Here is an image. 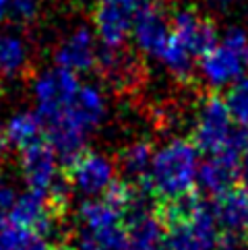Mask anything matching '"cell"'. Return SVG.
I'll return each instance as SVG.
<instances>
[{
  "mask_svg": "<svg viewBox=\"0 0 248 250\" xmlns=\"http://www.w3.org/2000/svg\"><path fill=\"white\" fill-rule=\"evenodd\" d=\"M108 116V100L97 85L81 83L75 97L54 120L46 124L48 141L62 162H73L81 155L87 141Z\"/></svg>",
  "mask_w": 248,
  "mask_h": 250,
  "instance_id": "6da1fadb",
  "label": "cell"
},
{
  "mask_svg": "<svg viewBox=\"0 0 248 250\" xmlns=\"http://www.w3.org/2000/svg\"><path fill=\"white\" fill-rule=\"evenodd\" d=\"M199 169L197 145L186 139H172L153 153L145 188L165 203L182 201L199 184Z\"/></svg>",
  "mask_w": 248,
  "mask_h": 250,
  "instance_id": "7a4b0ae2",
  "label": "cell"
},
{
  "mask_svg": "<svg viewBox=\"0 0 248 250\" xmlns=\"http://www.w3.org/2000/svg\"><path fill=\"white\" fill-rule=\"evenodd\" d=\"M248 139V130L234 120L227 102L217 95L205 97L194 116L192 143L207 155L240 153Z\"/></svg>",
  "mask_w": 248,
  "mask_h": 250,
  "instance_id": "3957f363",
  "label": "cell"
},
{
  "mask_svg": "<svg viewBox=\"0 0 248 250\" xmlns=\"http://www.w3.org/2000/svg\"><path fill=\"white\" fill-rule=\"evenodd\" d=\"M21 174L29 190L48 194L60 207H64V188L60 184V155L48 139L19 151Z\"/></svg>",
  "mask_w": 248,
  "mask_h": 250,
  "instance_id": "277c9868",
  "label": "cell"
},
{
  "mask_svg": "<svg viewBox=\"0 0 248 250\" xmlns=\"http://www.w3.org/2000/svg\"><path fill=\"white\" fill-rule=\"evenodd\" d=\"M79 87H81V81L77 73H70L60 66H52L33 79L31 95L35 112L41 118L43 126L66 108V104L79 91Z\"/></svg>",
  "mask_w": 248,
  "mask_h": 250,
  "instance_id": "5b68a950",
  "label": "cell"
},
{
  "mask_svg": "<svg viewBox=\"0 0 248 250\" xmlns=\"http://www.w3.org/2000/svg\"><path fill=\"white\" fill-rule=\"evenodd\" d=\"M141 0H102L93 15V29L103 50L124 48L132 35Z\"/></svg>",
  "mask_w": 248,
  "mask_h": 250,
  "instance_id": "8992f818",
  "label": "cell"
},
{
  "mask_svg": "<svg viewBox=\"0 0 248 250\" xmlns=\"http://www.w3.org/2000/svg\"><path fill=\"white\" fill-rule=\"evenodd\" d=\"M118 166L108 155L97 151H83L68 166V182L87 199L108 194V190L116 184Z\"/></svg>",
  "mask_w": 248,
  "mask_h": 250,
  "instance_id": "52a82bcc",
  "label": "cell"
},
{
  "mask_svg": "<svg viewBox=\"0 0 248 250\" xmlns=\"http://www.w3.org/2000/svg\"><path fill=\"white\" fill-rule=\"evenodd\" d=\"M248 64V52L232 48L226 42L215 43L209 52L201 56L199 75L209 87L224 89L232 87L236 81L244 77V66Z\"/></svg>",
  "mask_w": 248,
  "mask_h": 250,
  "instance_id": "ba28073f",
  "label": "cell"
},
{
  "mask_svg": "<svg viewBox=\"0 0 248 250\" xmlns=\"http://www.w3.org/2000/svg\"><path fill=\"white\" fill-rule=\"evenodd\" d=\"M97 42L100 40L95 35V29H91L89 25H77L54 48L56 66L66 68L77 75L89 73L100 64L102 52H97Z\"/></svg>",
  "mask_w": 248,
  "mask_h": 250,
  "instance_id": "9c48e42d",
  "label": "cell"
},
{
  "mask_svg": "<svg viewBox=\"0 0 248 250\" xmlns=\"http://www.w3.org/2000/svg\"><path fill=\"white\" fill-rule=\"evenodd\" d=\"M172 40V23L159 11L157 4H147L139 8V15L132 27V42L145 56L159 60Z\"/></svg>",
  "mask_w": 248,
  "mask_h": 250,
  "instance_id": "30bf717a",
  "label": "cell"
},
{
  "mask_svg": "<svg viewBox=\"0 0 248 250\" xmlns=\"http://www.w3.org/2000/svg\"><path fill=\"white\" fill-rule=\"evenodd\" d=\"M172 33L182 46H186L197 58H201L205 52L219 42V33L215 23L207 17L199 15L192 8H178L172 15Z\"/></svg>",
  "mask_w": 248,
  "mask_h": 250,
  "instance_id": "8fae6325",
  "label": "cell"
},
{
  "mask_svg": "<svg viewBox=\"0 0 248 250\" xmlns=\"http://www.w3.org/2000/svg\"><path fill=\"white\" fill-rule=\"evenodd\" d=\"M60 213H62V207L52 201L48 194L27 190L17 196L13 209L6 217L13 219L15 223H19V226L31 228L35 231H41L43 236H48L54 231Z\"/></svg>",
  "mask_w": 248,
  "mask_h": 250,
  "instance_id": "7c38bea8",
  "label": "cell"
},
{
  "mask_svg": "<svg viewBox=\"0 0 248 250\" xmlns=\"http://www.w3.org/2000/svg\"><path fill=\"white\" fill-rule=\"evenodd\" d=\"M238 162L240 153H217L209 155L201 164L199 169V186L211 196H219L236 186L238 174Z\"/></svg>",
  "mask_w": 248,
  "mask_h": 250,
  "instance_id": "4fadbf2b",
  "label": "cell"
},
{
  "mask_svg": "<svg viewBox=\"0 0 248 250\" xmlns=\"http://www.w3.org/2000/svg\"><path fill=\"white\" fill-rule=\"evenodd\" d=\"M213 211L219 221V228H224L227 234L246 236L248 234V186H244V188L234 186L227 192L215 196Z\"/></svg>",
  "mask_w": 248,
  "mask_h": 250,
  "instance_id": "5bb4252c",
  "label": "cell"
},
{
  "mask_svg": "<svg viewBox=\"0 0 248 250\" xmlns=\"http://www.w3.org/2000/svg\"><path fill=\"white\" fill-rule=\"evenodd\" d=\"M79 221H81V231L87 234H97V231L116 228L124 223V211L110 199H87L79 207Z\"/></svg>",
  "mask_w": 248,
  "mask_h": 250,
  "instance_id": "9a60e30c",
  "label": "cell"
},
{
  "mask_svg": "<svg viewBox=\"0 0 248 250\" xmlns=\"http://www.w3.org/2000/svg\"><path fill=\"white\" fill-rule=\"evenodd\" d=\"M31 48L23 35L0 31V79H17L29 66Z\"/></svg>",
  "mask_w": 248,
  "mask_h": 250,
  "instance_id": "2e32d148",
  "label": "cell"
},
{
  "mask_svg": "<svg viewBox=\"0 0 248 250\" xmlns=\"http://www.w3.org/2000/svg\"><path fill=\"white\" fill-rule=\"evenodd\" d=\"M0 250H52L48 236L0 217Z\"/></svg>",
  "mask_w": 248,
  "mask_h": 250,
  "instance_id": "e0dca14e",
  "label": "cell"
},
{
  "mask_svg": "<svg viewBox=\"0 0 248 250\" xmlns=\"http://www.w3.org/2000/svg\"><path fill=\"white\" fill-rule=\"evenodd\" d=\"M165 223L167 229L159 250H215L217 246L184 219H170Z\"/></svg>",
  "mask_w": 248,
  "mask_h": 250,
  "instance_id": "ac0fdd59",
  "label": "cell"
},
{
  "mask_svg": "<svg viewBox=\"0 0 248 250\" xmlns=\"http://www.w3.org/2000/svg\"><path fill=\"white\" fill-rule=\"evenodd\" d=\"M4 130L8 135L11 145H15L19 151L43 139V122L38 116V112H31V110L15 112L4 124Z\"/></svg>",
  "mask_w": 248,
  "mask_h": 250,
  "instance_id": "d6986e66",
  "label": "cell"
},
{
  "mask_svg": "<svg viewBox=\"0 0 248 250\" xmlns=\"http://www.w3.org/2000/svg\"><path fill=\"white\" fill-rule=\"evenodd\" d=\"M155 151L151 149L147 141H132L126 147L120 151L118 155V167L122 169V174L130 178V180L143 182L149 174V167H151V159H153Z\"/></svg>",
  "mask_w": 248,
  "mask_h": 250,
  "instance_id": "ffe728a7",
  "label": "cell"
},
{
  "mask_svg": "<svg viewBox=\"0 0 248 250\" xmlns=\"http://www.w3.org/2000/svg\"><path fill=\"white\" fill-rule=\"evenodd\" d=\"M226 102L234 120L248 130V77H242L240 81H236L229 87Z\"/></svg>",
  "mask_w": 248,
  "mask_h": 250,
  "instance_id": "44dd1931",
  "label": "cell"
},
{
  "mask_svg": "<svg viewBox=\"0 0 248 250\" xmlns=\"http://www.w3.org/2000/svg\"><path fill=\"white\" fill-rule=\"evenodd\" d=\"M41 0H11L8 15L19 25H31L40 15Z\"/></svg>",
  "mask_w": 248,
  "mask_h": 250,
  "instance_id": "7402d4cb",
  "label": "cell"
},
{
  "mask_svg": "<svg viewBox=\"0 0 248 250\" xmlns=\"http://www.w3.org/2000/svg\"><path fill=\"white\" fill-rule=\"evenodd\" d=\"M17 196L19 194H17V190L11 184H8L6 180H0V217H6L8 213H11Z\"/></svg>",
  "mask_w": 248,
  "mask_h": 250,
  "instance_id": "603a6c76",
  "label": "cell"
},
{
  "mask_svg": "<svg viewBox=\"0 0 248 250\" xmlns=\"http://www.w3.org/2000/svg\"><path fill=\"white\" fill-rule=\"evenodd\" d=\"M215 250H248V242L244 240V236H234L229 234L226 238H221Z\"/></svg>",
  "mask_w": 248,
  "mask_h": 250,
  "instance_id": "cb8c5ba5",
  "label": "cell"
},
{
  "mask_svg": "<svg viewBox=\"0 0 248 250\" xmlns=\"http://www.w3.org/2000/svg\"><path fill=\"white\" fill-rule=\"evenodd\" d=\"M238 174H240V180L244 182V186H248V139L244 143V147L240 151V162H238Z\"/></svg>",
  "mask_w": 248,
  "mask_h": 250,
  "instance_id": "d4e9b609",
  "label": "cell"
},
{
  "mask_svg": "<svg viewBox=\"0 0 248 250\" xmlns=\"http://www.w3.org/2000/svg\"><path fill=\"white\" fill-rule=\"evenodd\" d=\"M8 145H11V141H8V135H6V130L4 126H0V162L6 157L8 153Z\"/></svg>",
  "mask_w": 248,
  "mask_h": 250,
  "instance_id": "484cf974",
  "label": "cell"
},
{
  "mask_svg": "<svg viewBox=\"0 0 248 250\" xmlns=\"http://www.w3.org/2000/svg\"><path fill=\"white\" fill-rule=\"evenodd\" d=\"M8 8H11V0H0V21L4 19V15H8Z\"/></svg>",
  "mask_w": 248,
  "mask_h": 250,
  "instance_id": "4316f807",
  "label": "cell"
},
{
  "mask_svg": "<svg viewBox=\"0 0 248 250\" xmlns=\"http://www.w3.org/2000/svg\"><path fill=\"white\" fill-rule=\"evenodd\" d=\"M207 2L211 4V6H217V8H226V6H229L234 2V0H207Z\"/></svg>",
  "mask_w": 248,
  "mask_h": 250,
  "instance_id": "83f0119b",
  "label": "cell"
},
{
  "mask_svg": "<svg viewBox=\"0 0 248 250\" xmlns=\"http://www.w3.org/2000/svg\"><path fill=\"white\" fill-rule=\"evenodd\" d=\"M159 2V0H141V4H143V6H147V4H157Z\"/></svg>",
  "mask_w": 248,
  "mask_h": 250,
  "instance_id": "f1b7e54d",
  "label": "cell"
},
{
  "mask_svg": "<svg viewBox=\"0 0 248 250\" xmlns=\"http://www.w3.org/2000/svg\"><path fill=\"white\" fill-rule=\"evenodd\" d=\"M60 250H70V248H60Z\"/></svg>",
  "mask_w": 248,
  "mask_h": 250,
  "instance_id": "f546056e",
  "label": "cell"
},
{
  "mask_svg": "<svg viewBox=\"0 0 248 250\" xmlns=\"http://www.w3.org/2000/svg\"><path fill=\"white\" fill-rule=\"evenodd\" d=\"M97 2H102V0H97Z\"/></svg>",
  "mask_w": 248,
  "mask_h": 250,
  "instance_id": "4dcf8cb0",
  "label": "cell"
}]
</instances>
